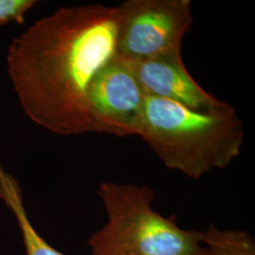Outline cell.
<instances>
[{
  "mask_svg": "<svg viewBox=\"0 0 255 255\" xmlns=\"http://www.w3.org/2000/svg\"><path fill=\"white\" fill-rule=\"evenodd\" d=\"M120 19L119 6L61 8L12 41L8 73L28 119L60 135L93 132L88 91L119 57Z\"/></svg>",
  "mask_w": 255,
  "mask_h": 255,
  "instance_id": "obj_1",
  "label": "cell"
},
{
  "mask_svg": "<svg viewBox=\"0 0 255 255\" xmlns=\"http://www.w3.org/2000/svg\"><path fill=\"white\" fill-rule=\"evenodd\" d=\"M141 137L169 169L200 180L215 169H224L244 144V126L229 104L201 112L153 97H146Z\"/></svg>",
  "mask_w": 255,
  "mask_h": 255,
  "instance_id": "obj_2",
  "label": "cell"
},
{
  "mask_svg": "<svg viewBox=\"0 0 255 255\" xmlns=\"http://www.w3.org/2000/svg\"><path fill=\"white\" fill-rule=\"evenodd\" d=\"M98 194L107 221L87 241L92 255H209L200 231L155 211L149 186L101 182Z\"/></svg>",
  "mask_w": 255,
  "mask_h": 255,
  "instance_id": "obj_3",
  "label": "cell"
},
{
  "mask_svg": "<svg viewBox=\"0 0 255 255\" xmlns=\"http://www.w3.org/2000/svg\"><path fill=\"white\" fill-rule=\"evenodd\" d=\"M119 8L120 59L133 63L182 54L193 24L190 0H127Z\"/></svg>",
  "mask_w": 255,
  "mask_h": 255,
  "instance_id": "obj_4",
  "label": "cell"
},
{
  "mask_svg": "<svg viewBox=\"0 0 255 255\" xmlns=\"http://www.w3.org/2000/svg\"><path fill=\"white\" fill-rule=\"evenodd\" d=\"M145 101L130 65L118 57L98 74L88 91L93 132L138 135Z\"/></svg>",
  "mask_w": 255,
  "mask_h": 255,
  "instance_id": "obj_5",
  "label": "cell"
},
{
  "mask_svg": "<svg viewBox=\"0 0 255 255\" xmlns=\"http://www.w3.org/2000/svg\"><path fill=\"white\" fill-rule=\"evenodd\" d=\"M128 64L146 97L172 101L201 112L222 109L229 105L195 81L182 61V54Z\"/></svg>",
  "mask_w": 255,
  "mask_h": 255,
  "instance_id": "obj_6",
  "label": "cell"
},
{
  "mask_svg": "<svg viewBox=\"0 0 255 255\" xmlns=\"http://www.w3.org/2000/svg\"><path fill=\"white\" fill-rule=\"evenodd\" d=\"M0 198L17 219L23 236L27 255H65L50 246L30 223L23 205L18 182L5 172L0 164Z\"/></svg>",
  "mask_w": 255,
  "mask_h": 255,
  "instance_id": "obj_7",
  "label": "cell"
},
{
  "mask_svg": "<svg viewBox=\"0 0 255 255\" xmlns=\"http://www.w3.org/2000/svg\"><path fill=\"white\" fill-rule=\"evenodd\" d=\"M201 233L209 255H255V240L245 231L219 230L210 225Z\"/></svg>",
  "mask_w": 255,
  "mask_h": 255,
  "instance_id": "obj_8",
  "label": "cell"
},
{
  "mask_svg": "<svg viewBox=\"0 0 255 255\" xmlns=\"http://www.w3.org/2000/svg\"><path fill=\"white\" fill-rule=\"evenodd\" d=\"M36 3L34 0H0V26L9 22L23 23L27 10Z\"/></svg>",
  "mask_w": 255,
  "mask_h": 255,
  "instance_id": "obj_9",
  "label": "cell"
}]
</instances>
